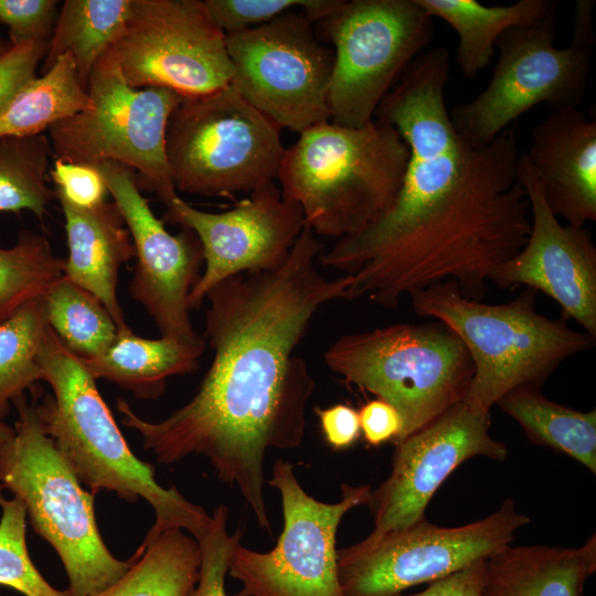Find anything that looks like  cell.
<instances>
[{
  "label": "cell",
  "instance_id": "74e56055",
  "mask_svg": "<svg viewBox=\"0 0 596 596\" xmlns=\"http://www.w3.org/2000/svg\"><path fill=\"white\" fill-rule=\"evenodd\" d=\"M50 178L55 189L76 205L92 207L106 201L107 187L95 167L54 159Z\"/></svg>",
  "mask_w": 596,
  "mask_h": 596
},
{
  "label": "cell",
  "instance_id": "83f0119b",
  "mask_svg": "<svg viewBox=\"0 0 596 596\" xmlns=\"http://www.w3.org/2000/svg\"><path fill=\"white\" fill-rule=\"evenodd\" d=\"M87 102L75 62L66 53L15 95L0 115V137L40 135L84 109Z\"/></svg>",
  "mask_w": 596,
  "mask_h": 596
},
{
  "label": "cell",
  "instance_id": "7a4b0ae2",
  "mask_svg": "<svg viewBox=\"0 0 596 596\" xmlns=\"http://www.w3.org/2000/svg\"><path fill=\"white\" fill-rule=\"evenodd\" d=\"M324 249L306 224L277 269L235 275L206 295L204 339L213 351L198 392L158 422L117 400L121 422L139 433L146 450L164 465L202 455L215 476L235 487L263 530L268 449H294L306 432L316 381L295 353L324 304L350 300L351 275L327 278L315 260Z\"/></svg>",
  "mask_w": 596,
  "mask_h": 596
},
{
  "label": "cell",
  "instance_id": "d6a6232c",
  "mask_svg": "<svg viewBox=\"0 0 596 596\" xmlns=\"http://www.w3.org/2000/svg\"><path fill=\"white\" fill-rule=\"evenodd\" d=\"M0 585L24 596H72L53 587L39 572L26 545V511L17 499H7L0 488Z\"/></svg>",
  "mask_w": 596,
  "mask_h": 596
},
{
  "label": "cell",
  "instance_id": "30bf717a",
  "mask_svg": "<svg viewBox=\"0 0 596 596\" xmlns=\"http://www.w3.org/2000/svg\"><path fill=\"white\" fill-rule=\"evenodd\" d=\"M333 45L330 121L360 128L434 35L433 18L416 0H343L319 21Z\"/></svg>",
  "mask_w": 596,
  "mask_h": 596
},
{
  "label": "cell",
  "instance_id": "ac0fdd59",
  "mask_svg": "<svg viewBox=\"0 0 596 596\" xmlns=\"http://www.w3.org/2000/svg\"><path fill=\"white\" fill-rule=\"evenodd\" d=\"M166 206L164 223L194 232L203 249L205 267L190 292L191 309L226 278L279 268L306 225L301 207L285 200L274 182L221 213L198 210L179 195Z\"/></svg>",
  "mask_w": 596,
  "mask_h": 596
},
{
  "label": "cell",
  "instance_id": "d4e9b609",
  "mask_svg": "<svg viewBox=\"0 0 596 596\" xmlns=\"http://www.w3.org/2000/svg\"><path fill=\"white\" fill-rule=\"evenodd\" d=\"M496 405L522 427L531 443L567 455L596 475L595 409L571 408L530 385L511 390Z\"/></svg>",
  "mask_w": 596,
  "mask_h": 596
},
{
  "label": "cell",
  "instance_id": "6da1fadb",
  "mask_svg": "<svg viewBox=\"0 0 596 596\" xmlns=\"http://www.w3.org/2000/svg\"><path fill=\"white\" fill-rule=\"evenodd\" d=\"M449 70L445 47L424 51L375 111L409 155L392 206L318 257L322 266L351 275L350 300L366 297L393 309L404 296L447 280L480 300L493 270L530 234L515 130L507 128L482 148L465 142L446 106Z\"/></svg>",
  "mask_w": 596,
  "mask_h": 596
},
{
  "label": "cell",
  "instance_id": "2e32d148",
  "mask_svg": "<svg viewBox=\"0 0 596 596\" xmlns=\"http://www.w3.org/2000/svg\"><path fill=\"white\" fill-rule=\"evenodd\" d=\"M490 412L461 400L422 429L395 443L389 477L371 489L366 505L377 540L425 519L430 499L462 462L473 457L502 461L507 446L490 434Z\"/></svg>",
  "mask_w": 596,
  "mask_h": 596
},
{
  "label": "cell",
  "instance_id": "f1b7e54d",
  "mask_svg": "<svg viewBox=\"0 0 596 596\" xmlns=\"http://www.w3.org/2000/svg\"><path fill=\"white\" fill-rule=\"evenodd\" d=\"M43 304L47 326L71 352L83 360L100 354L118 333L104 305L64 276L50 287Z\"/></svg>",
  "mask_w": 596,
  "mask_h": 596
},
{
  "label": "cell",
  "instance_id": "44dd1931",
  "mask_svg": "<svg viewBox=\"0 0 596 596\" xmlns=\"http://www.w3.org/2000/svg\"><path fill=\"white\" fill-rule=\"evenodd\" d=\"M65 220L68 257L63 276L95 296L118 330L128 328L117 296L121 265L135 257V247L114 202L84 207L54 189Z\"/></svg>",
  "mask_w": 596,
  "mask_h": 596
},
{
  "label": "cell",
  "instance_id": "ba28073f",
  "mask_svg": "<svg viewBox=\"0 0 596 596\" xmlns=\"http://www.w3.org/2000/svg\"><path fill=\"white\" fill-rule=\"evenodd\" d=\"M280 130L231 83L183 97L166 134L177 192L234 198L274 182L286 151Z\"/></svg>",
  "mask_w": 596,
  "mask_h": 596
},
{
  "label": "cell",
  "instance_id": "9c48e42d",
  "mask_svg": "<svg viewBox=\"0 0 596 596\" xmlns=\"http://www.w3.org/2000/svg\"><path fill=\"white\" fill-rule=\"evenodd\" d=\"M88 102L49 128L55 159L97 167L110 161L137 172L138 187L167 204L179 195L170 174L166 134L183 96L164 87L135 88L125 79L111 47L91 74Z\"/></svg>",
  "mask_w": 596,
  "mask_h": 596
},
{
  "label": "cell",
  "instance_id": "ffe728a7",
  "mask_svg": "<svg viewBox=\"0 0 596 596\" xmlns=\"http://www.w3.org/2000/svg\"><path fill=\"white\" fill-rule=\"evenodd\" d=\"M551 211L567 225L596 221V120L578 108L554 110L532 130L523 152Z\"/></svg>",
  "mask_w": 596,
  "mask_h": 596
},
{
  "label": "cell",
  "instance_id": "603a6c76",
  "mask_svg": "<svg viewBox=\"0 0 596 596\" xmlns=\"http://www.w3.org/2000/svg\"><path fill=\"white\" fill-rule=\"evenodd\" d=\"M205 347V339L200 342L149 339L128 327L118 330L105 351L83 361L96 381L114 382L139 398H156L164 392L168 377L196 369Z\"/></svg>",
  "mask_w": 596,
  "mask_h": 596
},
{
  "label": "cell",
  "instance_id": "d6986e66",
  "mask_svg": "<svg viewBox=\"0 0 596 596\" xmlns=\"http://www.w3.org/2000/svg\"><path fill=\"white\" fill-rule=\"evenodd\" d=\"M518 178L530 205L531 230L521 249L500 264L490 283L500 289L523 285L542 291L596 337V247L585 227L563 225L549 207L542 184L523 152L518 159Z\"/></svg>",
  "mask_w": 596,
  "mask_h": 596
},
{
  "label": "cell",
  "instance_id": "8d00e7d4",
  "mask_svg": "<svg viewBox=\"0 0 596 596\" xmlns=\"http://www.w3.org/2000/svg\"><path fill=\"white\" fill-rule=\"evenodd\" d=\"M49 42L12 45L0 55V115L15 95L36 76L47 52Z\"/></svg>",
  "mask_w": 596,
  "mask_h": 596
},
{
  "label": "cell",
  "instance_id": "52a82bcc",
  "mask_svg": "<svg viewBox=\"0 0 596 596\" xmlns=\"http://www.w3.org/2000/svg\"><path fill=\"white\" fill-rule=\"evenodd\" d=\"M323 360L343 382L397 409L403 428L396 441L464 400L473 375L461 340L436 320L344 334L327 349Z\"/></svg>",
  "mask_w": 596,
  "mask_h": 596
},
{
  "label": "cell",
  "instance_id": "484cf974",
  "mask_svg": "<svg viewBox=\"0 0 596 596\" xmlns=\"http://www.w3.org/2000/svg\"><path fill=\"white\" fill-rule=\"evenodd\" d=\"M132 0H65L41 65L46 73L70 53L87 92L94 66L111 47L130 15Z\"/></svg>",
  "mask_w": 596,
  "mask_h": 596
},
{
  "label": "cell",
  "instance_id": "60d3db41",
  "mask_svg": "<svg viewBox=\"0 0 596 596\" xmlns=\"http://www.w3.org/2000/svg\"><path fill=\"white\" fill-rule=\"evenodd\" d=\"M485 568L486 560H482L429 583L423 592L396 596H480Z\"/></svg>",
  "mask_w": 596,
  "mask_h": 596
},
{
  "label": "cell",
  "instance_id": "5b68a950",
  "mask_svg": "<svg viewBox=\"0 0 596 596\" xmlns=\"http://www.w3.org/2000/svg\"><path fill=\"white\" fill-rule=\"evenodd\" d=\"M535 296L526 288L509 302L486 304L451 280L409 295L417 316L444 323L466 347L473 375L464 400L472 406L490 412L515 387L540 389L564 361L594 348L596 337L539 313Z\"/></svg>",
  "mask_w": 596,
  "mask_h": 596
},
{
  "label": "cell",
  "instance_id": "7bdbcfd3",
  "mask_svg": "<svg viewBox=\"0 0 596 596\" xmlns=\"http://www.w3.org/2000/svg\"><path fill=\"white\" fill-rule=\"evenodd\" d=\"M14 434L13 427L9 426L0 418V444L10 439Z\"/></svg>",
  "mask_w": 596,
  "mask_h": 596
},
{
  "label": "cell",
  "instance_id": "9a60e30c",
  "mask_svg": "<svg viewBox=\"0 0 596 596\" xmlns=\"http://www.w3.org/2000/svg\"><path fill=\"white\" fill-rule=\"evenodd\" d=\"M111 51L135 88L164 87L193 97L233 77L225 34L201 0H132Z\"/></svg>",
  "mask_w": 596,
  "mask_h": 596
},
{
  "label": "cell",
  "instance_id": "7402d4cb",
  "mask_svg": "<svg viewBox=\"0 0 596 596\" xmlns=\"http://www.w3.org/2000/svg\"><path fill=\"white\" fill-rule=\"evenodd\" d=\"M596 535L576 547L507 544L486 560L480 596H585Z\"/></svg>",
  "mask_w": 596,
  "mask_h": 596
},
{
  "label": "cell",
  "instance_id": "277c9868",
  "mask_svg": "<svg viewBox=\"0 0 596 596\" xmlns=\"http://www.w3.org/2000/svg\"><path fill=\"white\" fill-rule=\"evenodd\" d=\"M408 148L391 125L360 128L318 124L286 148L277 179L285 200L298 204L316 235H355L393 204Z\"/></svg>",
  "mask_w": 596,
  "mask_h": 596
},
{
  "label": "cell",
  "instance_id": "836d02e7",
  "mask_svg": "<svg viewBox=\"0 0 596 596\" xmlns=\"http://www.w3.org/2000/svg\"><path fill=\"white\" fill-rule=\"evenodd\" d=\"M343 0H205L212 22L224 33L263 25L277 17L300 9L313 23L333 13Z\"/></svg>",
  "mask_w": 596,
  "mask_h": 596
},
{
  "label": "cell",
  "instance_id": "e0dca14e",
  "mask_svg": "<svg viewBox=\"0 0 596 596\" xmlns=\"http://www.w3.org/2000/svg\"><path fill=\"white\" fill-rule=\"evenodd\" d=\"M130 234L137 263L129 286L131 297L153 319L161 337L181 342L204 340L190 319L189 296L204 263L196 234L182 227L167 231L137 183L135 171L117 162L96 167Z\"/></svg>",
  "mask_w": 596,
  "mask_h": 596
},
{
  "label": "cell",
  "instance_id": "8992f818",
  "mask_svg": "<svg viewBox=\"0 0 596 596\" xmlns=\"http://www.w3.org/2000/svg\"><path fill=\"white\" fill-rule=\"evenodd\" d=\"M12 404L18 418L13 436L0 444V488L23 503L33 530L60 556L72 596L95 595L129 570L135 554L123 561L108 550L96 523L95 494L45 434L35 404L24 394Z\"/></svg>",
  "mask_w": 596,
  "mask_h": 596
},
{
  "label": "cell",
  "instance_id": "4fadbf2b",
  "mask_svg": "<svg viewBox=\"0 0 596 596\" xmlns=\"http://www.w3.org/2000/svg\"><path fill=\"white\" fill-rule=\"evenodd\" d=\"M225 44L231 84L280 129L300 134L330 121L333 49L319 42L313 22L301 10L225 34Z\"/></svg>",
  "mask_w": 596,
  "mask_h": 596
},
{
  "label": "cell",
  "instance_id": "b9f144b4",
  "mask_svg": "<svg viewBox=\"0 0 596 596\" xmlns=\"http://www.w3.org/2000/svg\"><path fill=\"white\" fill-rule=\"evenodd\" d=\"M595 1L577 0L575 1L573 38L572 42L594 47L595 36L593 28Z\"/></svg>",
  "mask_w": 596,
  "mask_h": 596
},
{
  "label": "cell",
  "instance_id": "d590c367",
  "mask_svg": "<svg viewBox=\"0 0 596 596\" xmlns=\"http://www.w3.org/2000/svg\"><path fill=\"white\" fill-rule=\"evenodd\" d=\"M55 0H0V23L12 45L49 42L58 15Z\"/></svg>",
  "mask_w": 596,
  "mask_h": 596
},
{
  "label": "cell",
  "instance_id": "ab89813d",
  "mask_svg": "<svg viewBox=\"0 0 596 596\" xmlns=\"http://www.w3.org/2000/svg\"><path fill=\"white\" fill-rule=\"evenodd\" d=\"M324 440L333 450L352 447L361 435L358 411L349 404L315 408Z\"/></svg>",
  "mask_w": 596,
  "mask_h": 596
},
{
  "label": "cell",
  "instance_id": "3957f363",
  "mask_svg": "<svg viewBox=\"0 0 596 596\" xmlns=\"http://www.w3.org/2000/svg\"><path fill=\"white\" fill-rule=\"evenodd\" d=\"M39 363L52 394L35 405L38 417L82 485L94 494L109 490L128 502L146 500L155 522L143 541L171 529L187 530L200 540L211 515L174 486L163 488L156 480L153 466L131 451L83 359L49 326Z\"/></svg>",
  "mask_w": 596,
  "mask_h": 596
},
{
  "label": "cell",
  "instance_id": "f546056e",
  "mask_svg": "<svg viewBox=\"0 0 596 596\" xmlns=\"http://www.w3.org/2000/svg\"><path fill=\"white\" fill-rule=\"evenodd\" d=\"M53 156L43 135L0 137V212H32L43 219L55 196L47 185Z\"/></svg>",
  "mask_w": 596,
  "mask_h": 596
},
{
  "label": "cell",
  "instance_id": "1f68e13d",
  "mask_svg": "<svg viewBox=\"0 0 596 596\" xmlns=\"http://www.w3.org/2000/svg\"><path fill=\"white\" fill-rule=\"evenodd\" d=\"M47 328L43 298L0 323V418L10 405L42 381L39 355Z\"/></svg>",
  "mask_w": 596,
  "mask_h": 596
},
{
  "label": "cell",
  "instance_id": "f35d334b",
  "mask_svg": "<svg viewBox=\"0 0 596 596\" xmlns=\"http://www.w3.org/2000/svg\"><path fill=\"white\" fill-rule=\"evenodd\" d=\"M358 413L361 434L368 445L377 447L398 439L403 421L397 409L386 401L377 397L368 401Z\"/></svg>",
  "mask_w": 596,
  "mask_h": 596
},
{
  "label": "cell",
  "instance_id": "8fae6325",
  "mask_svg": "<svg viewBox=\"0 0 596 596\" xmlns=\"http://www.w3.org/2000/svg\"><path fill=\"white\" fill-rule=\"evenodd\" d=\"M558 2L536 23L507 29L497 40L499 57L487 87L456 106L451 123L470 147L491 143L534 106L577 108L589 77L593 47L554 46Z\"/></svg>",
  "mask_w": 596,
  "mask_h": 596
},
{
  "label": "cell",
  "instance_id": "5bb4252c",
  "mask_svg": "<svg viewBox=\"0 0 596 596\" xmlns=\"http://www.w3.org/2000/svg\"><path fill=\"white\" fill-rule=\"evenodd\" d=\"M505 499L489 515L458 526H439L425 519L377 540L338 550L342 596H396L487 560L512 543L530 523Z\"/></svg>",
  "mask_w": 596,
  "mask_h": 596
},
{
  "label": "cell",
  "instance_id": "4dcf8cb0",
  "mask_svg": "<svg viewBox=\"0 0 596 596\" xmlns=\"http://www.w3.org/2000/svg\"><path fill=\"white\" fill-rule=\"evenodd\" d=\"M64 263L45 236L30 231H22L13 246L0 247V323L43 298L63 277Z\"/></svg>",
  "mask_w": 596,
  "mask_h": 596
},
{
  "label": "cell",
  "instance_id": "7c38bea8",
  "mask_svg": "<svg viewBox=\"0 0 596 596\" xmlns=\"http://www.w3.org/2000/svg\"><path fill=\"white\" fill-rule=\"evenodd\" d=\"M267 483L280 496L283 531L269 552L236 544L228 574L242 587L234 596H342L338 528L349 511L368 503L372 488L342 483L340 500L327 503L308 494L294 466L283 459Z\"/></svg>",
  "mask_w": 596,
  "mask_h": 596
},
{
  "label": "cell",
  "instance_id": "ee69618b",
  "mask_svg": "<svg viewBox=\"0 0 596 596\" xmlns=\"http://www.w3.org/2000/svg\"><path fill=\"white\" fill-rule=\"evenodd\" d=\"M12 46L10 41H6L0 38V55L7 52Z\"/></svg>",
  "mask_w": 596,
  "mask_h": 596
},
{
  "label": "cell",
  "instance_id": "cb8c5ba5",
  "mask_svg": "<svg viewBox=\"0 0 596 596\" xmlns=\"http://www.w3.org/2000/svg\"><path fill=\"white\" fill-rule=\"evenodd\" d=\"M432 17L448 23L458 36L456 62L464 77L471 79L485 70L498 38L509 28L540 21L550 0H519L509 6H485L476 0H416Z\"/></svg>",
  "mask_w": 596,
  "mask_h": 596
},
{
  "label": "cell",
  "instance_id": "e575fe53",
  "mask_svg": "<svg viewBox=\"0 0 596 596\" xmlns=\"http://www.w3.org/2000/svg\"><path fill=\"white\" fill-rule=\"evenodd\" d=\"M227 524L228 509L220 504L211 514L207 530L198 540L201 564L198 582L189 596H227L225 578L230 558L243 534L241 530L230 533Z\"/></svg>",
  "mask_w": 596,
  "mask_h": 596
},
{
  "label": "cell",
  "instance_id": "4316f807",
  "mask_svg": "<svg viewBox=\"0 0 596 596\" xmlns=\"http://www.w3.org/2000/svg\"><path fill=\"white\" fill-rule=\"evenodd\" d=\"M201 564L199 543L183 530L171 529L142 541L129 570L92 596H189Z\"/></svg>",
  "mask_w": 596,
  "mask_h": 596
}]
</instances>
